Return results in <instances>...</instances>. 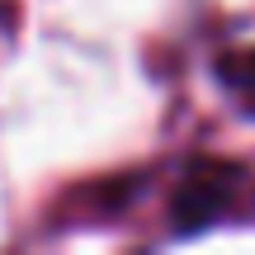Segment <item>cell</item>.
Returning <instances> with one entry per match:
<instances>
[{
  "instance_id": "cell-1",
  "label": "cell",
  "mask_w": 255,
  "mask_h": 255,
  "mask_svg": "<svg viewBox=\"0 0 255 255\" xmlns=\"http://www.w3.org/2000/svg\"><path fill=\"white\" fill-rule=\"evenodd\" d=\"M227 203V180H189L170 203V227L175 232H199Z\"/></svg>"
}]
</instances>
